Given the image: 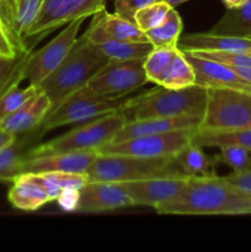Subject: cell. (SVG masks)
Masks as SVG:
<instances>
[{"label":"cell","instance_id":"cell-7","mask_svg":"<svg viewBox=\"0 0 251 252\" xmlns=\"http://www.w3.org/2000/svg\"><path fill=\"white\" fill-rule=\"evenodd\" d=\"M249 127H251V107L245 93L207 89L206 108L198 130L219 132Z\"/></svg>","mask_w":251,"mask_h":252},{"label":"cell","instance_id":"cell-24","mask_svg":"<svg viewBox=\"0 0 251 252\" xmlns=\"http://www.w3.org/2000/svg\"><path fill=\"white\" fill-rule=\"evenodd\" d=\"M167 89H185L196 85V74L180 48L176 49L159 83Z\"/></svg>","mask_w":251,"mask_h":252},{"label":"cell","instance_id":"cell-25","mask_svg":"<svg viewBox=\"0 0 251 252\" xmlns=\"http://www.w3.org/2000/svg\"><path fill=\"white\" fill-rule=\"evenodd\" d=\"M182 29L184 24L181 16L175 7H171L164 21L145 32V34L154 47H177Z\"/></svg>","mask_w":251,"mask_h":252},{"label":"cell","instance_id":"cell-36","mask_svg":"<svg viewBox=\"0 0 251 252\" xmlns=\"http://www.w3.org/2000/svg\"><path fill=\"white\" fill-rule=\"evenodd\" d=\"M42 2L43 0H22L19 9V16H17V30H19V34L22 41H24V33L33 21Z\"/></svg>","mask_w":251,"mask_h":252},{"label":"cell","instance_id":"cell-14","mask_svg":"<svg viewBox=\"0 0 251 252\" xmlns=\"http://www.w3.org/2000/svg\"><path fill=\"white\" fill-rule=\"evenodd\" d=\"M184 52V51H182ZM196 74V85L204 89H228L251 94V84L225 64L184 52Z\"/></svg>","mask_w":251,"mask_h":252},{"label":"cell","instance_id":"cell-40","mask_svg":"<svg viewBox=\"0 0 251 252\" xmlns=\"http://www.w3.org/2000/svg\"><path fill=\"white\" fill-rule=\"evenodd\" d=\"M15 137H16V135L9 133L6 129L2 128L1 125H0V149L4 148L5 145L9 144V143H11L12 140L15 139Z\"/></svg>","mask_w":251,"mask_h":252},{"label":"cell","instance_id":"cell-20","mask_svg":"<svg viewBox=\"0 0 251 252\" xmlns=\"http://www.w3.org/2000/svg\"><path fill=\"white\" fill-rule=\"evenodd\" d=\"M179 48L181 51H225L251 56V38L249 37L217 34L212 32L189 33L180 37Z\"/></svg>","mask_w":251,"mask_h":252},{"label":"cell","instance_id":"cell-4","mask_svg":"<svg viewBox=\"0 0 251 252\" xmlns=\"http://www.w3.org/2000/svg\"><path fill=\"white\" fill-rule=\"evenodd\" d=\"M89 181L129 182L159 177H189L177 155L135 157L97 154L88 172Z\"/></svg>","mask_w":251,"mask_h":252},{"label":"cell","instance_id":"cell-28","mask_svg":"<svg viewBox=\"0 0 251 252\" xmlns=\"http://www.w3.org/2000/svg\"><path fill=\"white\" fill-rule=\"evenodd\" d=\"M19 84L10 86L0 97V122L39 93L38 86L30 84L26 88H20Z\"/></svg>","mask_w":251,"mask_h":252},{"label":"cell","instance_id":"cell-42","mask_svg":"<svg viewBox=\"0 0 251 252\" xmlns=\"http://www.w3.org/2000/svg\"><path fill=\"white\" fill-rule=\"evenodd\" d=\"M164 1H166L171 7H176L177 5L184 4V2L188 1V0H164Z\"/></svg>","mask_w":251,"mask_h":252},{"label":"cell","instance_id":"cell-31","mask_svg":"<svg viewBox=\"0 0 251 252\" xmlns=\"http://www.w3.org/2000/svg\"><path fill=\"white\" fill-rule=\"evenodd\" d=\"M29 53L17 57L0 56V97L10 86L22 81L20 71Z\"/></svg>","mask_w":251,"mask_h":252},{"label":"cell","instance_id":"cell-35","mask_svg":"<svg viewBox=\"0 0 251 252\" xmlns=\"http://www.w3.org/2000/svg\"><path fill=\"white\" fill-rule=\"evenodd\" d=\"M29 52L30 49L20 43L0 20V54L5 57H17Z\"/></svg>","mask_w":251,"mask_h":252},{"label":"cell","instance_id":"cell-17","mask_svg":"<svg viewBox=\"0 0 251 252\" xmlns=\"http://www.w3.org/2000/svg\"><path fill=\"white\" fill-rule=\"evenodd\" d=\"M97 152L58 153L29 158L24 172H78L86 174Z\"/></svg>","mask_w":251,"mask_h":252},{"label":"cell","instance_id":"cell-11","mask_svg":"<svg viewBox=\"0 0 251 252\" xmlns=\"http://www.w3.org/2000/svg\"><path fill=\"white\" fill-rule=\"evenodd\" d=\"M147 83L149 81L144 70V59L108 61L85 86L96 95L125 97Z\"/></svg>","mask_w":251,"mask_h":252},{"label":"cell","instance_id":"cell-18","mask_svg":"<svg viewBox=\"0 0 251 252\" xmlns=\"http://www.w3.org/2000/svg\"><path fill=\"white\" fill-rule=\"evenodd\" d=\"M202 118L191 116H180V117H159L145 118V120L128 121L118 130L111 143L122 142L142 135L159 134V133L171 132V130L185 129V128L199 127Z\"/></svg>","mask_w":251,"mask_h":252},{"label":"cell","instance_id":"cell-10","mask_svg":"<svg viewBox=\"0 0 251 252\" xmlns=\"http://www.w3.org/2000/svg\"><path fill=\"white\" fill-rule=\"evenodd\" d=\"M84 20L85 19H79L69 22L46 46L33 53L30 52L20 71L21 80H27L32 85H41L74 46Z\"/></svg>","mask_w":251,"mask_h":252},{"label":"cell","instance_id":"cell-6","mask_svg":"<svg viewBox=\"0 0 251 252\" xmlns=\"http://www.w3.org/2000/svg\"><path fill=\"white\" fill-rule=\"evenodd\" d=\"M125 97H107L91 93L86 86L62 101L38 126L42 133L74 123H83L98 116L118 111Z\"/></svg>","mask_w":251,"mask_h":252},{"label":"cell","instance_id":"cell-33","mask_svg":"<svg viewBox=\"0 0 251 252\" xmlns=\"http://www.w3.org/2000/svg\"><path fill=\"white\" fill-rule=\"evenodd\" d=\"M187 53L194 54V56L202 57V58L211 59V61L219 62L228 66H251V56L244 53H236V52H225V51H184Z\"/></svg>","mask_w":251,"mask_h":252},{"label":"cell","instance_id":"cell-39","mask_svg":"<svg viewBox=\"0 0 251 252\" xmlns=\"http://www.w3.org/2000/svg\"><path fill=\"white\" fill-rule=\"evenodd\" d=\"M224 179L240 189L251 191V166L241 172H231V174L224 176Z\"/></svg>","mask_w":251,"mask_h":252},{"label":"cell","instance_id":"cell-37","mask_svg":"<svg viewBox=\"0 0 251 252\" xmlns=\"http://www.w3.org/2000/svg\"><path fill=\"white\" fill-rule=\"evenodd\" d=\"M155 1H159V0H113V5H115V12L134 22L135 12Z\"/></svg>","mask_w":251,"mask_h":252},{"label":"cell","instance_id":"cell-26","mask_svg":"<svg viewBox=\"0 0 251 252\" xmlns=\"http://www.w3.org/2000/svg\"><path fill=\"white\" fill-rule=\"evenodd\" d=\"M96 46L107 56L110 61H138L145 59L154 46L150 42L135 41H103Z\"/></svg>","mask_w":251,"mask_h":252},{"label":"cell","instance_id":"cell-21","mask_svg":"<svg viewBox=\"0 0 251 252\" xmlns=\"http://www.w3.org/2000/svg\"><path fill=\"white\" fill-rule=\"evenodd\" d=\"M51 108V100L39 89V93L36 96L27 101L24 106H21L14 113L7 116L5 120L0 122V125L11 134H22V133L30 132V130L38 127L42 121L49 113Z\"/></svg>","mask_w":251,"mask_h":252},{"label":"cell","instance_id":"cell-41","mask_svg":"<svg viewBox=\"0 0 251 252\" xmlns=\"http://www.w3.org/2000/svg\"><path fill=\"white\" fill-rule=\"evenodd\" d=\"M223 4L225 5L226 9H233V7H239L246 2V0H221Z\"/></svg>","mask_w":251,"mask_h":252},{"label":"cell","instance_id":"cell-19","mask_svg":"<svg viewBox=\"0 0 251 252\" xmlns=\"http://www.w3.org/2000/svg\"><path fill=\"white\" fill-rule=\"evenodd\" d=\"M43 133L36 127L30 132L22 133L0 149V182H12L19 175L24 174V166L29 159L32 143Z\"/></svg>","mask_w":251,"mask_h":252},{"label":"cell","instance_id":"cell-9","mask_svg":"<svg viewBox=\"0 0 251 252\" xmlns=\"http://www.w3.org/2000/svg\"><path fill=\"white\" fill-rule=\"evenodd\" d=\"M198 127L171 130L159 134L142 135L117 143H107L97 154L135 155V157H170L177 155L186 145L193 142Z\"/></svg>","mask_w":251,"mask_h":252},{"label":"cell","instance_id":"cell-29","mask_svg":"<svg viewBox=\"0 0 251 252\" xmlns=\"http://www.w3.org/2000/svg\"><path fill=\"white\" fill-rule=\"evenodd\" d=\"M177 47H154L144 59V70L149 83L159 85L165 69L174 57Z\"/></svg>","mask_w":251,"mask_h":252},{"label":"cell","instance_id":"cell-16","mask_svg":"<svg viewBox=\"0 0 251 252\" xmlns=\"http://www.w3.org/2000/svg\"><path fill=\"white\" fill-rule=\"evenodd\" d=\"M86 36L95 44L103 41H135L149 42L144 31L134 22L125 19L117 12H108L105 10L94 15Z\"/></svg>","mask_w":251,"mask_h":252},{"label":"cell","instance_id":"cell-43","mask_svg":"<svg viewBox=\"0 0 251 252\" xmlns=\"http://www.w3.org/2000/svg\"><path fill=\"white\" fill-rule=\"evenodd\" d=\"M246 97H248L249 105H250V107H251V94H246Z\"/></svg>","mask_w":251,"mask_h":252},{"label":"cell","instance_id":"cell-3","mask_svg":"<svg viewBox=\"0 0 251 252\" xmlns=\"http://www.w3.org/2000/svg\"><path fill=\"white\" fill-rule=\"evenodd\" d=\"M207 89L193 85L185 89H167L157 85L134 97L126 98L120 112L128 121L159 117H203Z\"/></svg>","mask_w":251,"mask_h":252},{"label":"cell","instance_id":"cell-2","mask_svg":"<svg viewBox=\"0 0 251 252\" xmlns=\"http://www.w3.org/2000/svg\"><path fill=\"white\" fill-rule=\"evenodd\" d=\"M108 61L107 56L89 39L85 32L79 36L62 63L38 86L51 100V111L84 88Z\"/></svg>","mask_w":251,"mask_h":252},{"label":"cell","instance_id":"cell-27","mask_svg":"<svg viewBox=\"0 0 251 252\" xmlns=\"http://www.w3.org/2000/svg\"><path fill=\"white\" fill-rule=\"evenodd\" d=\"M193 140L202 147L219 148L223 145H239L251 152V127L219 132L198 130Z\"/></svg>","mask_w":251,"mask_h":252},{"label":"cell","instance_id":"cell-8","mask_svg":"<svg viewBox=\"0 0 251 252\" xmlns=\"http://www.w3.org/2000/svg\"><path fill=\"white\" fill-rule=\"evenodd\" d=\"M106 9V0H43L33 21L24 33V42H37L69 22L94 16ZM29 48V47H27Z\"/></svg>","mask_w":251,"mask_h":252},{"label":"cell","instance_id":"cell-5","mask_svg":"<svg viewBox=\"0 0 251 252\" xmlns=\"http://www.w3.org/2000/svg\"><path fill=\"white\" fill-rule=\"evenodd\" d=\"M125 123L126 120L120 111L98 116L49 142L33 145L29 158L58 153L97 152L101 147L112 142Z\"/></svg>","mask_w":251,"mask_h":252},{"label":"cell","instance_id":"cell-32","mask_svg":"<svg viewBox=\"0 0 251 252\" xmlns=\"http://www.w3.org/2000/svg\"><path fill=\"white\" fill-rule=\"evenodd\" d=\"M250 150L239 145L219 147V161L230 167L233 172H241L251 166Z\"/></svg>","mask_w":251,"mask_h":252},{"label":"cell","instance_id":"cell-45","mask_svg":"<svg viewBox=\"0 0 251 252\" xmlns=\"http://www.w3.org/2000/svg\"><path fill=\"white\" fill-rule=\"evenodd\" d=\"M0 56H1V54H0Z\"/></svg>","mask_w":251,"mask_h":252},{"label":"cell","instance_id":"cell-12","mask_svg":"<svg viewBox=\"0 0 251 252\" xmlns=\"http://www.w3.org/2000/svg\"><path fill=\"white\" fill-rule=\"evenodd\" d=\"M7 199L12 207L25 212L38 211L61 193L49 172H24L11 182Z\"/></svg>","mask_w":251,"mask_h":252},{"label":"cell","instance_id":"cell-34","mask_svg":"<svg viewBox=\"0 0 251 252\" xmlns=\"http://www.w3.org/2000/svg\"><path fill=\"white\" fill-rule=\"evenodd\" d=\"M17 16H19V4L17 0H0V20L4 22L10 33L20 42L25 44L17 30ZM26 46V44H25Z\"/></svg>","mask_w":251,"mask_h":252},{"label":"cell","instance_id":"cell-23","mask_svg":"<svg viewBox=\"0 0 251 252\" xmlns=\"http://www.w3.org/2000/svg\"><path fill=\"white\" fill-rule=\"evenodd\" d=\"M209 32L251 38V0H246L239 7L226 9Z\"/></svg>","mask_w":251,"mask_h":252},{"label":"cell","instance_id":"cell-13","mask_svg":"<svg viewBox=\"0 0 251 252\" xmlns=\"http://www.w3.org/2000/svg\"><path fill=\"white\" fill-rule=\"evenodd\" d=\"M132 206L127 192L117 182L88 181L79 189L76 212L102 213Z\"/></svg>","mask_w":251,"mask_h":252},{"label":"cell","instance_id":"cell-38","mask_svg":"<svg viewBox=\"0 0 251 252\" xmlns=\"http://www.w3.org/2000/svg\"><path fill=\"white\" fill-rule=\"evenodd\" d=\"M56 201L64 212H76L79 203V189H63L57 197Z\"/></svg>","mask_w":251,"mask_h":252},{"label":"cell","instance_id":"cell-1","mask_svg":"<svg viewBox=\"0 0 251 252\" xmlns=\"http://www.w3.org/2000/svg\"><path fill=\"white\" fill-rule=\"evenodd\" d=\"M154 209L157 214L175 216H248L251 214V191L218 175L189 177L176 196Z\"/></svg>","mask_w":251,"mask_h":252},{"label":"cell","instance_id":"cell-30","mask_svg":"<svg viewBox=\"0 0 251 252\" xmlns=\"http://www.w3.org/2000/svg\"><path fill=\"white\" fill-rule=\"evenodd\" d=\"M170 9H171V6L164 0H159V1L147 5V6L142 7V9L135 12V25L142 31H149V30L159 26L164 21Z\"/></svg>","mask_w":251,"mask_h":252},{"label":"cell","instance_id":"cell-22","mask_svg":"<svg viewBox=\"0 0 251 252\" xmlns=\"http://www.w3.org/2000/svg\"><path fill=\"white\" fill-rule=\"evenodd\" d=\"M180 164L189 177H211L217 175V167L220 164L218 155L209 157L198 143H189L177 154Z\"/></svg>","mask_w":251,"mask_h":252},{"label":"cell","instance_id":"cell-15","mask_svg":"<svg viewBox=\"0 0 251 252\" xmlns=\"http://www.w3.org/2000/svg\"><path fill=\"white\" fill-rule=\"evenodd\" d=\"M189 177H159L142 181L118 182L129 196L133 206L157 207L176 196Z\"/></svg>","mask_w":251,"mask_h":252},{"label":"cell","instance_id":"cell-44","mask_svg":"<svg viewBox=\"0 0 251 252\" xmlns=\"http://www.w3.org/2000/svg\"><path fill=\"white\" fill-rule=\"evenodd\" d=\"M22 0H17V4H19V9H20V5H21Z\"/></svg>","mask_w":251,"mask_h":252}]
</instances>
